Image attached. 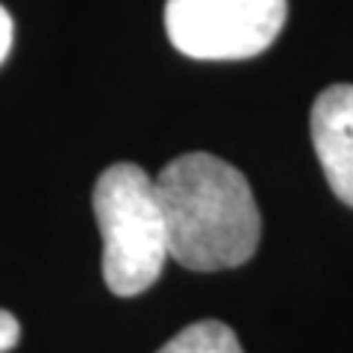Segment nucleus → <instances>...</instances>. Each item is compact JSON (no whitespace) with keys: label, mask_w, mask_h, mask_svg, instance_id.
Here are the masks:
<instances>
[{"label":"nucleus","mask_w":353,"mask_h":353,"mask_svg":"<svg viewBox=\"0 0 353 353\" xmlns=\"http://www.w3.org/2000/svg\"><path fill=\"white\" fill-rule=\"evenodd\" d=\"M171 259L189 271L245 265L259 248L262 218L250 183L212 153H185L157 176Z\"/></svg>","instance_id":"1"},{"label":"nucleus","mask_w":353,"mask_h":353,"mask_svg":"<svg viewBox=\"0 0 353 353\" xmlns=\"http://www.w3.org/2000/svg\"><path fill=\"white\" fill-rule=\"evenodd\" d=\"M94 218L103 239V280L118 297L148 292L171 259L157 180L132 162H118L94 183Z\"/></svg>","instance_id":"2"},{"label":"nucleus","mask_w":353,"mask_h":353,"mask_svg":"<svg viewBox=\"0 0 353 353\" xmlns=\"http://www.w3.org/2000/svg\"><path fill=\"white\" fill-rule=\"evenodd\" d=\"M285 0H168L165 32L192 59H250L285 24Z\"/></svg>","instance_id":"3"},{"label":"nucleus","mask_w":353,"mask_h":353,"mask_svg":"<svg viewBox=\"0 0 353 353\" xmlns=\"http://www.w3.org/2000/svg\"><path fill=\"white\" fill-rule=\"evenodd\" d=\"M312 145L330 189L353 206V85H330L312 103Z\"/></svg>","instance_id":"4"},{"label":"nucleus","mask_w":353,"mask_h":353,"mask_svg":"<svg viewBox=\"0 0 353 353\" xmlns=\"http://www.w3.org/2000/svg\"><path fill=\"white\" fill-rule=\"evenodd\" d=\"M157 353H245L236 333L221 321H197L180 330Z\"/></svg>","instance_id":"5"},{"label":"nucleus","mask_w":353,"mask_h":353,"mask_svg":"<svg viewBox=\"0 0 353 353\" xmlns=\"http://www.w3.org/2000/svg\"><path fill=\"white\" fill-rule=\"evenodd\" d=\"M21 341V324L12 312L0 309V353H9Z\"/></svg>","instance_id":"6"},{"label":"nucleus","mask_w":353,"mask_h":353,"mask_svg":"<svg viewBox=\"0 0 353 353\" xmlns=\"http://www.w3.org/2000/svg\"><path fill=\"white\" fill-rule=\"evenodd\" d=\"M12 36H15L12 15L0 6V65H3V59L9 57V50H12Z\"/></svg>","instance_id":"7"}]
</instances>
